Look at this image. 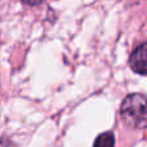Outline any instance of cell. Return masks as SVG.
I'll return each mask as SVG.
<instances>
[{
    "label": "cell",
    "instance_id": "cell-1",
    "mask_svg": "<svg viewBox=\"0 0 147 147\" xmlns=\"http://www.w3.org/2000/svg\"><path fill=\"white\" fill-rule=\"evenodd\" d=\"M121 119L132 128L146 127V97L140 93L129 94L121 103Z\"/></svg>",
    "mask_w": 147,
    "mask_h": 147
},
{
    "label": "cell",
    "instance_id": "cell-2",
    "mask_svg": "<svg viewBox=\"0 0 147 147\" xmlns=\"http://www.w3.org/2000/svg\"><path fill=\"white\" fill-rule=\"evenodd\" d=\"M130 67L134 72L140 74V75H145L147 71L146 66V43H142L138 45L137 48L133 51L132 56L129 59Z\"/></svg>",
    "mask_w": 147,
    "mask_h": 147
},
{
    "label": "cell",
    "instance_id": "cell-3",
    "mask_svg": "<svg viewBox=\"0 0 147 147\" xmlns=\"http://www.w3.org/2000/svg\"><path fill=\"white\" fill-rule=\"evenodd\" d=\"M93 147H115V137L111 132H105L99 134L94 141Z\"/></svg>",
    "mask_w": 147,
    "mask_h": 147
},
{
    "label": "cell",
    "instance_id": "cell-4",
    "mask_svg": "<svg viewBox=\"0 0 147 147\" xmlns=\"http://www.w3.org/2000/svg\"><path fill=\"white\" fill-rule=\"evenodd\" d=\"M0 147H16L10 142L9 140H5V138H0Z\"/></svg>",
    "mask_w": 147,
    "mask_h": 147
}]
</instances>
